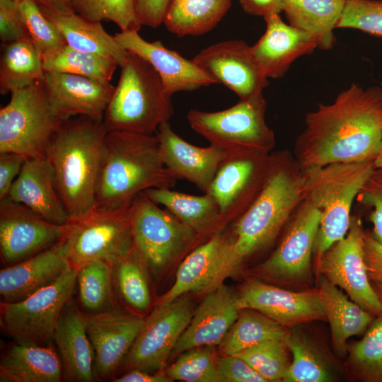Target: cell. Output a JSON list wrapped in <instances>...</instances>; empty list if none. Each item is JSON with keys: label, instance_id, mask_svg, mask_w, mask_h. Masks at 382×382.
Here are the masks:
<instances>
[{"label": "cell", "instance_id": "6da1fadb", "mask_svg": "<svg viewBox=\"0 0 382 382\" xmlns=\"http://www.w3.org/2000/svg\"><path fill=\"white\" fill-rule=\"evenodd\" d=\"M382 138V88L356 83L305 117L294 156L303 170L333 163L374 161Z\"/></svg>", "mask_w": 382, "mask_h": 382}, {"label": "cell", "instance_id": "7a4b0ae2", "mask_svg": "<svg viewBox=\"0 0 382 382\" xmlns=\"http://www.w3.org/2000/svg\"><path fill=\"white\" fill-rule=\"evenodd\" d=\"M270 155L268 176L260 195L229 228L224 229L212 289L270 248L304 200L305 174L294 154L281 150Z\"/></svg>", "mask_w": 382, "mask_h": 382}, {"label": "cell", "instance_id": "3957f363", "mask_svg": "<svg viewBox=\"0 0 382 382\" xmlns=\"http://www.w3.org/2000/svg\"><path fill=\"white\" fill-rule=\"evenodd\" d=\"M106 133L102 122L76 117L61 124L48 146L45 158L69 222L96 207Z\"/></svg>", "mask_w": 382, "mask_h": 382}, {"label": "cell", "instance_id": "277c9868", "mask_svg": "<svg viewBox=\"0 0 382 382\" xmlns=\"http://www.w3.org/2000/svg\"><path fill=\"white\" fill-rule=\"evenodd\" d=\"M176 181L165 165L156 134L107 132L96 206H127L139 194L151 188H173Z\"/></svg>", "mask_w": 382, "mask_h": 382}, {"label": "cell", "instance_id": "5b68a950", "mask_svg": "<svg viewBox=\"0 0 382 382\" xmlns=\"http://www.w3.org/2000/svg\"><path fill=\"white\" fill-rule=\"evenodd\" d=\"M120 67L102 122L105 130L156 134L173 114L172 96L156 71L141 57L129 52Z\"/></svg>", "mask_w": 382, "mask_h": 382}, {"label": "cell", "instance_id": "8992f818", "mask_svg": "<svg viewBox=\"0 0 382 382\" xmlns=\"http://www.w3.org/2000/svg\"><path fill=\"white\" fill-rule=\"evenodd\" d=\"M374 168V161H366L333 163L303 170L304 200L321 213L313 252L316 262L346 236L353 202Z\"/></svg>", "mask_w": 382, "mask_h": 382}, {"label": "cell", "instance_id": "52a82bcc", "mask_svg": "<svg viewBox=\"0 0 382 382\" xmlns=\"http://www.w3.org/2000/svg\"><path fill=\"white\" fill-rule=\"evenodd\" d=\"M131 206L134 246L154 278L207 240L143 192Z\"/></svg>", "mask_w": 382, "mask_h": 382}, {"label": "cell", "instance_id": "ba28073f", "mask_svg": "<svg viewBox=\"0 0 382 382\" xmlns=\"http://www.w3.org/2000/svg\"><path fill=\"white\" fill-rule=\"evenodd\" d=\"M267 101L262 93L240 99L232 107L216 112L190 110L191 128L210 145L226 151L253 150L271 153L275 136L267 125Z\"/></svg>", "mask_w": 382, "mask_h": 382}, {"label": "cell", "instance_id": "9c48e42d", "mask_svg": "<svg viewBox=\"0 0 382 382\" xmlns=\"http://www.w3.org/2000/svg\"><path fill=\"white\" fill-rule=\"evenodd\" d=\"M62 121L52 110L42 81L11 93L0 110V153L45 157Z\"/></svg>", "mask_w": 382, "mask_h": 382}, {"label": "cell", "instance_id": "30bf717a", "mask_svg": "<svg viewBox=\"0 0 382 382\" xmlns=\"http://www.w3.org/2000/svg\"><path fill=\"white\" fill-rule=\"evenodd\" d=\"M131 204L96 206L83 217L69 222L65 238L71 267L78 269L94 261L113 266L127 255L134 246Z\"/></svg>", "mask_w": 382, "mask_h": 382}, {"label": "cell", "instance_id": "8fae6325", "mask_svg": "<svg viewBox=\"0 0 382 382\" xmlns=\"http://www.w3.org/2000/svg\"><path fill=\"white\" fill-rule=\"evenodd\" d=\"M78 270L69 266L53 284L26 299L0 303L1 326L15 340L51 345L57 324L76 285Z\"/></svg>", "mask_w": 382, "mask_h": 382}, {"label": "cell", "instance_id": "7c38bea8", "mask_svg": "<svg viewBox=\"0 0 382 382\" xmlns=\"http://www.w3.org/2000/svg\"><path fill=\"white\" fill-rule=\"evenodd\" d=\"M321 221L320 211L306 200L296 208L272 254L250 274L263 281L299 285L311 277V257Z\"/></svg>", "mask_w": 382, "mask_h": 382}, {"label": "cell", "instance_id": "4fadbf2b", "mask_svg": "<svg viewBox=\"0 0 382 382\" xmlns=\"http://www.w3.org/2000/svg\"><path fill=\"white\" fill-rule=\"evenodd\" d=\"M271 153L228 151L205 193L216 202L224 228L240 217L260 195L267 180Z\"/></svg>", "mask_w": 382, "mask_h": 382}, {"label": "cell", "instance_id": "5bb4252c", "mask_svg": "<svg viewBox=\"0 0 382 382\" xmlns=\"http://www.w3.org/2000/svg\"><path fill=\"white\" fill-rule=\"evenodd\" d=\"M194 311L193 303L187 294L162 306H155L144 318L120 367L125 371L134 369L149 372L165 369Z\"/></svg>", "mask_w": 382, "mask_h": 382}, {"label": "cell", "instance_id": "9a60e30c", "mask_svg": "<svg viewBox=\"0 0 382 382\" xmlns=\"http://www.w3.org/2000/svg\"><path fill=\"white\" fill-rule=\"evenodd\" d=\"M365 231L359 216H351L346 236L334 243L316 262L318 273L345 291L349 299L374 316L382 301L370 283L364 260Z\"/></svg>", "mask_w": 382, "mask_h": 382}, {"label": "cell", "instance_id": "2e32d148", "mask_svg": "<svg viewBox=\"0 0 382 382\" xmlns=\"http://www.w3.org/2000/svg\"><path fill=\"white\" fill-rule=\"evenodd\" d=\"M69 223H51L8 197L0 200V255L4 267L24 260L54 245Z\"/></svg>", "mask_w": 382, "mask_h": 382}, {"label": "cell", "instance_id": "e0dca14e", "mask_svg": "<svg viewBox=\"0 0 382 382\" xmlns=\"http://www.w3.org/2000/svg\"><path fill=\"white\" fill-rule=\"evenodd\" d=\"M238 291L241 310H255L286 328L327 320L318 289L293 291L252 277Z\"/></svg>", "mask_w": 382, "mask_h": 382}, {"label": "cell", "instance_id": "ac0fdd59", "mask_svg": "<svg viewBox=\"0 0 382 382\" xmlns=\"http://www.w3.org/2000/svg\"><path fill=\"white\" fill-rule=\"evenodd\" d=\"M192 61L216 83H221L245 99L262 93L269 84L252 51L241 40L212 45L198 52Z\"/></svg>", "mask_w": 382, "mask_h": 382}, {"label": "cell", "instance_id": "d6986e66", "mask_svg": "<svg viewBox=\"0 0 382 382\" xmlns=\"http://www.w3.org/2000/svg\"><path fill=\"white\" fill-rule=\"evenodd\" d=\"M86 316V331L95 355V379L110 378L120 367L145 318L118 306Z\"/></svg>", "mask_w": 382, "mask_h": 382}, {"label": "cell", "instance_id": "ffe728a7", "mask_svg": "<svg viewBox=\"0 0 382 382\" xmlns=\"http://www.w3.org/2000/svg\"><path fill=\"white\" fill-rule=\"evenodd\" d=\"M42 87L49 105L62 121L85 117L103 122L115 86L86 76L45 71Z\"/></svg>", "mask_w": 382, "mask_h": 382}, {"label": "cell", "instance_id": "44dd1931", "mask_svg": "<svg viewBox=\"0 0 382 382\" xmlns=\"http://www.w3.org/2000/svg\"><path fill=\"white\" fill-rule=\"evenodd\" d=\"M241 311L238 291L223 283L209 291L195 310L170 360L192 347L219 345Z\"/></svg>", "mask_w": 382, "mask_h": 382}, {"label": "cell", "instance_id": "7402d4cb", "mask_svg": "<svg viewBox=\"0 0 382 382\" xmlns=\"http://www.w3.org/2000/svg\"><path fill=\"white\" fill-rule=\"evenodd\" d=\"M114 37L127 51L141 57L152 66L170 96L216 83L192 59L166 48L161 41L145 40L138 30H121Z\"/></svg>", "mask_w": 382, "mask_h": 382}, {"label": "cell", "instance_id": "603a6c76", "mask_svg": "<svg viewBox=\"0 0 382 382\" xmlns=\"http://www.w3.org/2000/svg\"><path fill=\"white\" fill-rule=\"evenodd\" d=\"M69 266L64 236L50 248L1 270V301L13 303L26 299L53 284Z\"/></svg>", "mask_w": 382, "mask_h": 382}, {"label": "cell", "instance_id": "cb8c5ba5", "mask_svg": "<svg viewBox=\"0 0 382 382\" xmlns=\"http://www.w3.org/2000/svg\"><path fill=\"white\" fill-rule=\"evenodd\" d=\"M264 20L265 31L251 51L268 79L283 77L296 59L318 48L313 35L286 24L279 13L268 15Z\"/></svg>", "mask_w": 382, "mask_h": 382}, {"label": "cell", "instance_id": "d4e9b609", "mask_svg": "<svg viewBox=\"0 0 382 382\" xmlns=\"http://www.w3.org/2000/svg\"><path fill=\"white\" fill-rule=\"evenodd\" d=\"M168 169L177 180H185L207 192L227 151L209 145L199 147L178 135L168 122L156 133Z\"/></svg>", "mask_w": 382, "mask_h": 382}, {"label": "cell", "instance_id": "484cf974", "mask_svg": "<svg viewBox=\"0 0 382 382\" xmlns=\"http://www.w3.org/2000/svg\"><path fill=\"white\" fill-rule=\"evenodd\" d=\"M52 341L62 359L64 380L94 381L95 355L86 331V313L71 299L62 311Z\"/></svg>", "mask_w": 382, "mask_h": 382}, {"label": "cell", "instance_id": "4316f807", "mask_svg": "<svg viewBox=\"0 0 382 382\" xmlns=\"http://www.w3.org/2000/svg\"><path fill=\"white\" fill-rule=\"evenodd\" d=\"M8 197L51 223L59 225L69 223L52 168L45 157L26 159Z\"/></svg>", "mask_w": 382, "mask_h": 382}, {"label": "cell", "instance_id": "83f0119b", "mask_svg": "<svg viewBox=\"0 0 382 382\" xmlns=\"http://www.w3.org/2000/svg\"><path fill=\"white\" fill-rule=\"evenodd\" d=\"M62 379V359L52 345L40 346L15 340L2 352L1 382H59Z\"/></svg>", "mask_w": 382, "mask_h": 382}, {"label": "cell", "instance_id": "f1b7e54d", "mask_svg": "<svg viewBox=\"0 0 382 382\" xmlns=\"http://www.w3.org/2000/svg\"><path fill=\"white\" fill-rule=\"evenodd\" d=\"M39 6L69 46L80 51L110 57L120 66L125 61L129 52L105 31L101 22L88 20L73 11H62Z\"/></svg>", "mask_w": 382, "mask_h": 382}, {"label": "cell", "instance_id": "f546056e", "mask_svg": "<svg viewBox=\"0 0 382 382\" xmlns=\"http://www.w3.org/2000/svg\"><path fill=\"white\" fill-rule=\"evenodd\" d=\"M224 238V229L192 250L179 265L174 284L159 298L156 306L168 303L189 293L210 291Z\"/></svg>", "mask_w": 382, "mask_h": 382}, {"label": "cell", "instance_id": "4dcf8cb0", "mask_svg": "<svg viewBox=\"0 0 382 382\" xmlns=\"http://www.w3.org/2000/svg\"><path fill=\"white\" fill-rule=\"evenodd\" d=\"M319 276L318 290L330 323L332 346L342 357L347 352V340L364 333L375 316L349 300L325 277Z\"/></svg>", "mask_w": 382, "mask_h": 382}, {"label": "cell", "instance_id": "1f68e13d", "mask_svg": "<svg viewBox=\"0 0 382 382\" xmlns=\"http://www.w3.org/2000/svg\"><path fill=\"white\" fill-rule=\"evenodd\" d=\"M143 193L205 239L224 229L219 207L209 193L192 195L167 187L151 188Z\"/></svg>", "mask_w": 382, "mask_h": 382}, {"label": "cell", "instance_id": "d6a6232c", "mask_svg": "<svg viewBox=\"0 0 382 382\" xmlns=\"http://www.w3.org/2000/svg\"><path fill=\"white\" fill-rule=\"evenodd\" d=\"M289 24L313 35L318 48L328 50L336 38L333 30L342 16L345 0H282Z\"/></svg>", "mask_w": 382, "mask_h": 382}, {"label": "cell", "instance_id": "836d02e7", "mask_svg": "<svg viewBox=\"0 0 382 382\" xmlns=\"http://www.w3.org/2000/svg\"><path fill=\"white\" fill-rule=\"evenodd\" d=\"M149 269L137 250H132L112 266L113 286L117 304L144 317L152 299Z\"/></svg>", "mask_w": 382, "mask_h": 382}, {"label": "cell", "instance_id": "e575fe53", "mask_svg": "<svg viewBox=\"0 0 382 382\" xmlns=\"http://www.w3.org/2000/svg\"><path fill=\"white\" fill-rule=\"evenodd\" d=\"M45 70L40 52L26 37L3 43L0 59V93L6 95L42 81Z\"/></svg>", "mask_w": 382, "mask_h": 382}, {"label": "cell", "instance_id": "d590c367", "mask_svg": "<svg viewBox=\"0 0 382 382\" xmlns=\"http://www.w3.org/2000/svg\"><path fill=\"white\" fill-rule=\"evenodd\" d=\"M231 0H170L163 23L178 37L212 30L224 17Z\"/></svg>", "mask_w": 382, "mask_h": 382}, {"label": "cell", "instance_id": "8d00e7d4", "mask_svg": "<svg viewBox=\"0 0 382 382\" xmlns=\"http://www.w3.org/2000/svg\"><path fill=\"white\" fill-rule=\"evenodd\" d=\"M288 328L253 309H242L222 342L221 356L236 355L262 342L285 339Z\"/></svg>", "mask_w": 382, "mask_h": 382}, {"label": "cell", "instance_id": "74e56055", "mask_svg": "<svg viewBox=\"0 0 382 382\" xmlns=\"http://www.w3.org/2000/svg\"><path fill=\"white\" fill-rule=\"evenodd\" d=\"M45 71L69 74L110 82L118 65L112 58L80 51L68 45L44 56Z\"/></svg>", "mask_w": 382, "mask_h": 382}, {"label": "cell", "instance_id": "f35d334b", "mask_svg": "<svg viewBox=\"0 0 382 382\" xmlns=\"http://www.w3.org/2000/svg\"><path fill=\"white\" fill-rule=\"evenodd\" d=\"M77 270L79 300L83 313L96 314L117 306L112 265L102 261H94Z\"/></svg>", "mask_w": 382, "mask_h": 382}, {"label": "cell", "instance_id": "ab89813d", "mask_svg": "<svg viewBox=\"0 0 382 382\" xmlns=\"http://www.w3.org/2000/svg\"><path fill=\"white\" fill-rule=\"evenodd\" d=\"M292 361L283 378L284 382H326L332 378L320 352L304 334L293 330L285 338Z\"/></svg>", "mask_w": 382, "mask_h": 382}, {"label": "cell", "instance_id": "60d3db41", "mask_svg": "<svg viewBox=\"0 0 382 382\" xmlns=\"http://www.w3.org/2000/svg\"><path fill=\"white\" fill-rule=\"evenodd\" d=\"M347 368L357 379L382 382V313L374 317L361 340L347 347Z\"/></svg>", "mask_w": 382, "mask_h": 382}, {"label": "cell", "instance_id": "b9f144b4", "mask_svg": "<svg viewBox=\"0 0 382 382\" xmlns=\"http://www.w3.org/2000/svg\"><path fill=\"white\" fill-rule=\"evenodd\" d=\"M218 358L214 346L192 347L180 353L165 372L172 381L220 382Z\"/></svg>", "mask_w": 382, "mask_h": 382}, {"label": "cell", "instance_id": "7bdbcfd3", "mask_svg": "<svg viewBox=\"0 0 382 382\" xmlns=\"http://www.w3.org/2000/svg\"><path fill=\"white\" fill-rule=\"evenodd\" d=\"M73 10L93 21H110L121 30H138L141 28L135 0H72Z\"/></svg>", "mask_w": 382, "mask_h": 382}, {"label": "cell", "instance_id": "ee69618b", "mask_svg": "<svg viewBox=\"0 0 382 382\" xmlns=\"http://www.w3.org/2000/svg\"><path fill=\"white\" fill-rule=\"evenodd\" d=\"M285 339L262 342L237 354L246 361L267 382L282 381L290 362Z\"/></svg>", "mask_w": 382, "mask_h": 382}, {"label": "cell", "instance_id": "f6af8a7d", "mask_svg": "<svg viewBox=\"0 0 382 382\" xmlns=\"http://www.w3.org/2000/svg\"><path fill=\"white\" fill-rule=\"evenodd\" d=\"M17 3L28 34L42 57L66 44L60 32L45 16L35 0H18Z\"/></svg>", "mask_w": 382, "mask_h": 382}, {"label": "cell", "instance_id": "bcb514c9", "mask_svg": "<svg viewBox=\"0 0 382 382\" xmlns=\"http://www.w3.org/2000/svg\"><path fill=\"white\" fill-rule=\"evenodd\" d=\"M338 28L357 29L382 37V1L345 0Z\"/></svg>", "mask_w": 382, "mask_h": 382}, {"label": "cell", "instance_id": "7dc6e473", "mask_svg": "<svg viewBox=\"0 0 382 382\" xmlns=\"http://www.w3.org/2000/svg\"><path fill=\"white\" fill-rule=\"evenodd\" d=\"M362 204L373 208L370 219L373 237L382 244V168H375L357 196Z\"/></svg>", "mask_w": 382, "mask_h": 382}, {"label": "cell", "instance_id": "c3c4849f", "mask_svg": "<svg viewBox=\"0 0 382 382\" xmlns=\"http://www.w3.org/2000/svg\"><path fill=\"white\" fill-rule=\"evenodd\" d=\"M16 0H0V38L8 43L28 37Z\"/></svg>", "mask_w": 382, "mask_h": 382}, {"label": "cell", "instance_id": "681fc988", "mask_svg": "<svg viewBox=\"0 0 382 382\" xmlns=\"http://www.w3.org/2000/svg\"><path fill=\"white\" fill-rule=\"evenodd\" d=\"M220 382H267L246 361L236 355L218 358Z\"/></svg>", "mask_w": 382, "mask_h": 382}, {"label": "cell", "instance_id": "f907efd6", "mask_svg": "<svg viewBox=\"0 0 382 382\" xmlns=\"http://www.w3.org/2000/svg\"><path fill=\"white\" fill-rule=\"evenodd\" d=\"M27 158L13 152L0 153V200L8 196Z\"/></svg>", "mask_w": 382, "mask_h": 382}, {"label": "cell", "instance_id": "816d5d0a", "mask_svg": "<svg viewBox=\"0 0 382 382\" xmlns=\"http://www.w3.org/2000/svg\"><path fill=\"white\" fill-rule=\"evenodd\" d=\"M170 0H135L141 25L156 28L163 23Z\"/></svg>", "mask_w": 382, "mask_h": 382}, {"label": "cell", "instance_id": "f5cc1de1", "mask_svg": "<svg viewBox=\"0 0 382 382\" xmlns=\"http://www.w3.org/2000/svg\"><path fill=\"white\" fill-rule=\"evenodd\" d=\"M364 260L368 276L375 282L382 280V244L366 231L364 243Z\"/></svg>", "mask_w": 382, "mask_h": 382}, {"label": "cell", "instance_id": "db71d44e", "mask_svg": "<svg viewBox=\"0 0 382 382\" xmlns=\"http://www.w3.org/2000/svg\"><path fill=\"white\" fill-rule=\"evenodd\" d=\"M243 10L254 16L265 17L282 11V0H239Z\"/></svg>", "mask_w": 382, "mask_h": 382}, {"label": "cell", "instance_id": "11a10c76", "mask_svg": "<svg viewBox=\"0 0 382 382\" xmlns=\"http://www.w3.org/2000/svg\"><path fill=\"white\" fill-rule=\"evenodd\" d=\"M115 382H170L173 381L166 374L165 369L149 372L134 369L126 371L122 376L115 378Z\"/></svg>", "mask_w": 382, "mask_h": 382}, {"label": "cell", "instance_id": "9f6ffc18", "mask_svg": "<svg viewBox=\"0 0 382 382\" xmlns=\"http://www.w3.org/2000/svg\"><path fill=\"white\" fill-rule=\"evenodd\" d=\"M39 5L62 11H73L72 0H35Z\"/></svg>", "mask_w": 382, "mask_h": 382}, {"label": "cell", "instance_id": "6f0895ef", "mask_svg": "<svg viewBox=\"0 0 382 382\" xmlns=\"http://www.w3.org/2000/svg\"><path fill=\"white\" fill-rule=\"evenodd\" d=\"M375 168H382V138L379 151L376 158L374 161Z\"/></svg>", "mask_w": 382, "mask_h": 382}, {"label": "cell", "instance_id": "680465c9", "mask_svg": "<svg viewBox=\"0 0 382 382\" xmlns=\"http://www.w3.org/2000/svg\"><path fill=\"white\" fill-rule=\"evenodd\" d=\"M376 284L378 288L379 289L380 296L379 295L378 296H379L380 299L382 301V280L376 282Z\"/></svg>", "mask_w": 382, "mask_h": 382}, {"label": "cell", "instance_id": "91938a15", "mask_svg": "<svg viewBox=\"0 0 382 382\" xmlns=\"http://www.w3.org/2000/svg\"><path fill=\"white\" fill-rule=\"evenodd\" d=\"M16 1H18V0H16Z\"/></svg>", "mask_w": 382, "mask_h": 382}]
</instances>
